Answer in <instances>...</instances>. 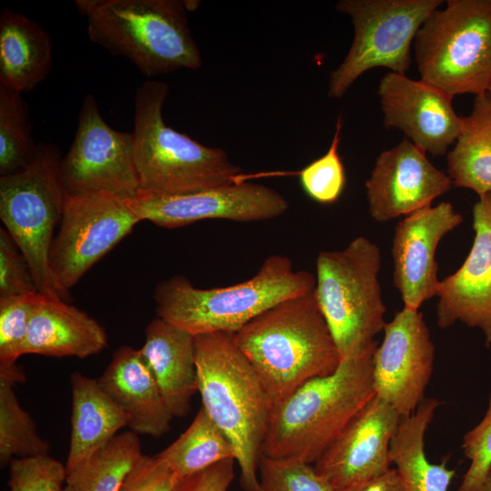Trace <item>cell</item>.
<instances>
[{"instance_id":"1","label":"cell","mask_w":491,"mask_h":491,"mask_svg":"<svg viewBox=\"0 0 491 491\" xmlns=\"http://www.w3.org/2000/svg\"><path fill=\"white\" fill-rule=\"evenodd\" d=\"M377 343L341 359L331 375L308 380L273 406L262 456L314 465L376 396Z\"/></svg>"},{"instance_id":"2","label":"cell","mask_w":491,"mask_h":491,"mask_svg":"<svg viewBox=\"0 0 491 491\" xmlns=\"http://www.w3.org/2000/svg\"><path fill=\"white\" fill-rule=\"evenodd\" d=\"M314 290L278 303L232 333L273 406L308 380L333 374L341 362Z\"/></svg>"},{"instance_id":"3","label":"cell","mask_w":491,"mask_h":491,"mask_svg":"<svg viewBox=\"0 0 491 491\" xmlns=\"http://www.w3.org/2000/svg\"><path fill=\"white\" fill-rule=\"evenodd\" d=\"M195 356L202 406L234 448L243 489L257 491L271 397L232 333L195 336Z\"/></svg>"},{"instance_id":"4","label":"cell","mask_w":491,"mask_h":491,"mask_svg":"<svg viewBox=\"0 0 491 491\" xmlns=\"http://www.w3.org/2000/svg\"><path fill=\"white\" fill-rule=\"evenodd\" d=\"M168 92L166 83L154 80L135 92L132 134L140 194L178 195L244 181L225 150L205 146L165 125L162 112Z\"/></svg>"},{"instance_id":"5","label":"cell","mask_w":491,"mask_h":491,"mask_svg":"<svg viewBox=\"0 0 491 491\" xmlns=\"http://www.w3.org/2000/svg\"><path fill=\"white\" fill-rule=\"evenodd\" d=\"M315 286L313 274L294 270L286 256L272 255L244 282L203 289L176 275L157 285L154 299L159 318L195 336L235 333L272 306L311 292Z\"/></svg>"},{"instance_id":"6","label":"cell","mask_w":491,"mask_h":491,"mask_svg":"<svg viewBox=\"0 0 491 491\" xmlns=\"http://www.w3.org/2000/svg\"><path fill=\"white\" fill-rule=\"evenodd\" d=\"M75 5L86 18L90 40L130 60L145 76L202 66L184 1L76 0Z\"/></svg>"},{"instance_id":"7","label":"cell","mask_w":491,"mask_h":491,"mask_svg":"<svg viewBox=\"0 0 491 491\" xmlns=\"http://www.w3.org/2000/svg\"><path fill=\"white\" fill-rule=\"evenodd\" d=\"M380 267V249L365 236L316 257L315 296L341 358L367 348L384 329Z\"/></svg>"},{"instance_id":"8","label":"cell","mask_w":491,"mask_h":491,"mask_svg":"<svg viewBox=\"0 0 491 491\" xmlns=\"http://www.w3.org/2000/svg\"><path fill=\"white\" fill-rule=\"evenodd\" d=\"M421 79L447 94H486L491 85V0H447L414 43Z\"/></svg>"},{"instance_id":"9","label":"cell","mask_w":491,"mask_h":491,"mask_svg":"<svg viewBox=\"0 0 491 491\" xmlns=\"http://www.w3.org/2000/svg\"><path fill=\"white\" fill-rule=\"evenodd\" d=\"M61 160L55 145L40 143L27 168L0 176V218L28 261L38 291L66 302L70 292L58 284L49 265L54 230L67 195Z\"/></svg>"},{"instance_id":"10","label":"cell","mask_w":491,"mask_h":491,"mask_svg":"<svg viewBox=\"0 0 491 491\" xmlns=\"http://www.w3.org/2000/svg\"><path fill=\"white\" fill-rule=\"evenodd\" d=\"M442 0H341L336 8L348 15L353 43L345 59L331 71L327 95L342 97L365 72L386 67L406 74L411 65V45L428 15Z\"/></svg>"},{"instance_id":"11","label":"cell","mask_w":491,"mask_h":491,"mask_svg":"<svg viewBox=\"0 0 491 491\" xmlns=\"http://www.w3.org/2000/svg\"><path fill=\"white\" fill-rule=\"evenodd\" d=\"M141 219L129 200L107 194H67L49 251L58 284L69 291Z\"/></svg>"},{"instance_id":"12","label":"cell","mask_w":491,"mask_h":491,"mask_svg":"<svg viewBox=\"0 0 491 491\" xmlns=\"http://www.w3.org/2000/svg\"><path fill=\"white\" fill-rule=\"evenodd\" d=\"M60 171L69 195L107 194L132 200L140 194L133 134L108 125L91 94L84 98Z\"/></svg>"},{"instance_id":"13","label":"cell","mask_w":491,"mask_h":491,"mask_svg":"<svg viewBox=\"0 0 491 491\" xmlns=\"http://www.w3.org/2000/svg\"><path fill=\"white\" fill-rule=\"evenodd\" d=\"M373 363L376 396L402 417L414 413L426 398L430 381L435 346L419 310L403 307L384 326Z\"/></svg>"},{"instance_id":"14","label":"cell","mask_w":491,"mask_h":491,"mask_svg":"<svg viewBox=\"0 0 491 491\" xmlns=\"http://www.w3.org/2000/svg\"><path fill=\"white\" fill-rule=\"evenodd\" d=\"M141 221L175 228L205 219L237 222L269 220L289 207L278 191L261 184L240 181L228 185L178 195L140 194L129 200Z\"/></svg>"},{"instance_id":"15","label":"cell","mask_w":491,"mask_h":491,"mask_svg":"<svg viewBox=\"0 0 491 491\" xmlns=\"http://www.w3.org/2000/svg\"><path fill=\"white\" fill-rule=\"evenodd\" d=\"M402 416L374 396L314 464L333 491H351L391 467L390 445Z\"/></svg>"},{"instance_id":"16","label":"cell","mask_w":491,"mask_h":491,"mask_svg":"<svg viewBox=\"0 0 491 491\" xmlns=\"http://www.w3.org/2000/svg\"><path fill=\"white\" fill-rule=\"evenodd\" d=\"M380 98L386 128H397L425 153L442 155L460 135L463 117L453 108L454 96L406 74L386 73L380 80Z\"/></svg>"},{"instance_id":"17","label":"cell","mask_w":491,"mask_h":491,"mask_svg":"<svg viewBox=\"0 0 491 491\" xmlns=\"http://www.w3.org/2000/svg\"><path fill=\"white\" fill-rule=\"evenodd\" d=\"M447 174L434 166L409 140L383 151L366 182L368 210L379 223L408 215L452 188Z\"/></svg>"},{"instance_id":"18","label":"cell","mask_w":491,"mask_h":491,"mask_svg":"<svg viewBox=\"0 0 491 491\" xmlns=\"http://www.w3.org/2000/svg\"><path fill=\"white\" fill-rule=\"evenodd\" d=\"M463 222L451 203L426 206L402 219L395 227L391 255L393 284L404 307L419 310L422 304L437 295L436 248L441 239Z\"/></svg>"},{"instance_id":"19","label":"cell","mask_w":491,"mask_h":491,"mask_svg":"<svg viewBox=\"0 0 491 491\" xmlns=\"http://www.w3.org/2000/svg\"><path fill=\"white\" fill-rule=\"evenodd\" d=\"M475 239L462 266L440 281L436 321L445 329L456 321L480 328L491 346V192L473 207Z\"/></svg>"},{"instance_id":"20","label":"cell","mask_w":491,"mask_h":491,"mask_svg":"<svg viewBox=\"0 0 491 491\" xmlns=\"http://www.w3.org/2000/svg\"><path fill=\"white\" fill-rule=\"evenodd\" d=\"M97 381L129 416L131 431L154 437L169 431L174 416L139 349L118 347Z\"/></svg>"},{"instance_id":"21","label":"cell","mask_w":491,"mask_h":491,"mask_svg":"<svg viewBox=\"0 0 491 491\" xmlns=\"http://www.w3.org/2000/svg\"><path fill=\"white\" fill-rule=\"evenodd\" d=\"M139 350L171 415L187 416L197 392L195 336L156 316L146 326Z\"/></svg>"},{"instance_id":"22","label":"cell","mask_w":491,"mask_h":491,"mask_svg":"<svg viewBox=\"0 0 491 491\" xmlns=\"http://www.w3.org/2000/svg\"><path fill=\"white\" fill-rule=\"evenodd\" d=\"M107 346L105 328L79 308L43 295L29 323L24 354L85 358Z\"/></svg>"},{"instance_id":"23","label":"cell","mask_w":491,"mask_h":491,"mask_svg":"<svg viewBox=\"0 0 491 491\" xmlns=\"http://www.w3.org/2000/svg\"><path fill=\"white\" fill-rule=\"evenodd\" d=\"M71 434L66 472L87 459L129 425L125 412L103 390L97 379L80 372L70 376Z\"/></svg>"},{"instance_id":"24","label":"cell","mask_w":491,"mask_h":491,"mask_svg":"<svg viewBox=\"0 0 491 491\" xmlns=\"http://www.w3.org/2000/svg\"><path fill=\"white\" fill-rule=\"evenodd\" d=\"M52 41L45 28L15 11L0 12V84L20 93L41 84L52 68Z\"/></svg>"},{"instance_id":"25","label":"cell","mask_w":491,"mask_h":491,"mask_svg":"<svg viewBox=\"0 0 491 491\" xmlns=\"http://www.w3.org/2000/svg\"><path fill=\"white\" fill-rule=\"evenodd\" d=\"M440 401L425 398L416 410L403 416L390 445V460L405 491H448L456 471L447 459L430 463L425 453V435Z\"/></svg>"},{"instance_id":"26","label":"cell","mask_w":491,"mask_h":491,"mask_svg":"<svg viewBox=\"0 0 491 491\" xmlns=\"http://www.w3.org/2000/svg\"><path fill=\"white\" fill-rule=\"evenodd\" d=\"M447 175L453 185L467 188L478 196L491 192V101L475 97L454 148L447 154Z\"/></svg>"},{"instance_id":"27","label":"cell","mask_w":491,"mask_h":491,"mask_svg":"<svg viewBox=\"0 0 491 491\" xmlns=\"http://www.w3.org/2000/svg\"><path fill=\"white\" fill-rule=\"evenodd\" d=\"M157 456L178 479L225 459H235L230 441L202 406L186 430Z\"/></svg>"},{"instance_id":"28","label":"cell","mask_w":491,"mask_h":491,"mask_svg":"<svg viewBox=\"0 0 491 491\" xmlns=\"http://www.w3.org/2000/svg\"><path fill=\"white\" fill-rule=\"evenodd\" d=\"M142 456L137 434H117L67 473L66 486L71 491H119Z\"/></svg>"},{"instance_id":"29","label":"cell","mask_w":491,"mask_h":491,"mask_svg":"<svg viewBox=\"0 0 491 491\" xmlns=\"http://www.w3.org/2000/svg\"><path fill=\"white\" fill-rule=\"evenodd\" d=\"M21 366L0 365V464L9 465L14 456L47 454L49 444L37 433L35 422L21 406L14 387L24 382Z\"/></svg>"},{"instance_id":"30","label":"cell","mask_w":491,"mask_h":491,"mask_svg":"<svg viewBox=\"0 0 491 491\" xmlns=\"http://www.w3.org/2000/svg\"><path fill=\"white\" fill-rule=\"evenodd\" d=\"M36 149L22 93L0 84V176L24 171Z\"/></svg>"},{"instance_id":"31","label":"cell","mask_w":491,"mask_h":491,"mask_svg":"<svg viewBox=\"0 0 491 491\" xmlns=\"http://www.w3.org/2000/svg\"><path fill=\"white\" fill-rule=\"evenodd\" d=\"M43 296L40 292L0 298V365L14 366L25 355L31 316Z\"/></svg>"},{"instance_id":"32","label":"cell","mask_w":491,"mask_h":491,"mask_svg":"<svg viewBox=\"0 0 491 491\" xmlns=\"http://www.w3.org/2000/svg\"><path fill=\"white\" fill-rule=\"evenodd\" d=\"M341 129L342 119L339 116L327 152L298 172L305 192L321 204L336 202L345 186V170L337 152Z\"/></svg>"},{"instance_id":"33","label":"cell","mask_w":491,"mask_h":491,"mask_svg":"<svg viewBox=\"0 0 491 491\" xmlns=\"http://www.w3.org/2000/svg\"><path fill=\"white\" fill-rule=\"evenodd\" d=\"M257 491H333L314 465L261 456Z\"/></svg>"},{"instance_id":"34","label":"cell","mask_w":491,"mask_h":491,"mask_svg":"<svg viewBox=\"0 0 491 491\" xmlns=\"http://www.w3.org/2000/svg\"><path fill=\"white\" fill-rule=\"evenodd\" d=\"M66 477V466L47 454L9 463V491H64Z\"/></svg>"},{"instance_id":"35","label":"cell","mask_w":491,"mask_h":491,"mask_svg":"<svg viewBox=\"0 0 491 491\" xmlns=\"http://www.w3.org/2000/svg\"><path fill=\"white\" fill-rule=\"evenodd\" d=\"M462 449L470 465L457 491H481L491 468V396L484 418L464 436Z\"/></svg>"},{"instance_id":"36","label":"cell","mask_w":491,"mask_h":491,"mask_svg":"<svg viewBox=\"0 0 491 491\" xmlns=\"http://www.w3.org/2000/svg\"><path fill=\"white\" fill-rule=\"evenodd\" d=\"M39 292L28 261L5 228L0 229V298Z\"/></svg>"},{"instance_id":"37","label":"cell","mask_w":491,"mask_h":491,"mask_svg":"<svg viewBox=\"0 0 491 491\" xmlns=\"http://www.w3.org/2000/svg\"><path fill=\"white\" fill-rule=\"evenodd\" d=\"M178 480L157 455H143L124 480L119 491H173Z\"/></svg>"},{"instance_id":"38","label":"cell","mask_w":491,"mask_h":491,"mask_svg":"<svg viewBox=\"0 0 491 491\" xmlns=\"http://www.w3.org/2000/svg\"><path fill=\"white\" fill-rule=\"evenodd\" d=\"M234 458L178 480L173 491H227L235 476Z\"/></svg>"},{"instance_id":"39","label":"cell","mask_w":491,"mask_h":491,"mask_svg":"<svg viewBox=\"0 0 491 491\" xmlns=\"http://www.w3.org/2000/svg\"><path fill=\"white\" fill-rule=\"evenodd\" d=\"M351 491H405L395 467Z\"/></svg>"},{"instance_id":"40","label":"cell","mask_w":491,"mask_h":491,"mask_svg":"<svg viewBox=\"0 0 491 491\" xmlns=\"http://www.w3.org/2000/svg\"><path fill=\"white\" fill-rule=\"evenodd\" d=\"M481 491H491V468L488 472V475L485 480V483L483 484V486L481 488Z\"/></svg>"},{"instance_id":"41","label":"cell","mask_w":491,"mask_h":491,"mask_svg":"<svg viewBox=\"0 0 491 491\" xmlns=\"http://www.w3.org/2000/svg\"><path fill=\"white\" fill-rule=\"evenodd\" d=\"M184 5L185 6V9L187 11H194L198 5H199V2L198 1H184Z\"/></svg>"},{"instance_id":"42","label":"cell","mask_w":491,"mask_h":491,"mask_svg":"<svg viewBox=\"0 0 491 491\" xmlns=\"http://www.w3.org/2000/svg\"><path fill=\"white\" fill-rule=\"evenodd\" d=\"M486 95L488 96V98H489L490 101H491V85H490L489 89H488L487 92H486Z\"/></svg>"},{"instance_id":"43","label":"cell","mask_w":491,"mask_h":491,"mask_svg":"<svg viewBox=\"0 0 491 491\" xmlns=\"http://www.w3.org/2000/svg\"><path fill=\"white\" fill-rule=\"evenodd\" d=\"M64 491H71V489H70L69 486H66L65 487Z\"/></svg>"}]
</instances>
